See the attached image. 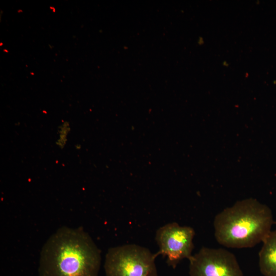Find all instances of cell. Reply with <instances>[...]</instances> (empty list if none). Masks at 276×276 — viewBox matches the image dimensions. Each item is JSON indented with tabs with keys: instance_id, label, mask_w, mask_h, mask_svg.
Listing matches in <instances>:
<instances>
[{
	"instance_id": "obj_1",
	"label": "cell",
	"mask_w": 276,
	"mask_h": 276,
	"mask_svg": "<svg viewBox=\"0 0 276 276\" xmlns=\"http://www.w3.org/2000/svg\"><path fill=\"white\" fill-rule=\"evenodd\" d=\"M101 252L80 227L62 226L44 244L38 265L39 276H98Z\"/></svg>"
},
{
	"instance_id": "obj_2",
	"label": "cell",
	"mask_w": 276,
	"mask_h": 276,
	"mask_svg": "<svg viewBox=\"0 0 276 276\" xmlns=\"http://www.w3.org/2000/svg\"><path fill=\"white\" fill-rule=\"evenodd\" d=\"M274 221L270 209L255 199L238 201L215 217V236L220 244L231 248L252 247L271 231Z\"/></svg>"
},
{
	"instance_id": "obj_3",
	"label": "cell",
	"mask_w": 276,
	"mask_h": 276,
	"mask_svg": "<svg viewBox=\"0 0 276 276\" xmlns=\"http://www.w3.org/2000/svg\"><path fill=\"white\" fill-rule=\"evenodd\" d=\"M157 256L135 244L110 248L104 265L106 276H157Z\"/></svg>"
},
{
	"instance_id": "obj_4",
	"label": "cell",
	"mask_w": 276,
	"mask_h": 276,
	"mask_svg": "<svg viewBox=\"0 0 276 276\" xmlns=\"http://www.w3.org/2000/svg\"><path fill=\"white\" fill-rule=\"evenodd\" d=\"M195 232L193 228L180 226L176 222L167 224L159 228L155 240L159 247L157 256L167 257L168 265L175 268L183 259L192 256Z\"/></svg>"
},
{
	"instance_id": "obj_5",
	"label": "cell",
	"mask_w": 276,
	"mask_h": 276,
	"mask_svg": "<svg viewBox=\"0 0 276 276\" xmlns=\"http://www.w3.org/2000/svg\"><path fill=\"white\" fill-rule=\"evenodd\" d=\"M189 260L190 276H243L236 257L226 249L202 247Z\"/></svg>"
},
{
	"instance_id": "obj_6",
	"label": "cell",
	"mask_w": 276,
	"mask_h": 276,
	"mask_svg": "<svg viewBox=\"0 0 276 276\" xmlns=\"http://www.w3.org/2000/svg\"><path fill=\"white\" fill-rule=\"evenodd\" d=\"M259 267L264 276H276V231H271L262 241Z\"/></svg>"
},
{
	"instance_id": "obj_7",
	"label": "cell",
	"mask_w": 276,
	"mask_h": 276,
	"mask_svg": "<svg viewBox=\"0 0 276 276\" xmlns=\"http://www.w3.org/2000/svg\"><path fill=\"white\" fill-rule=\"evenodd\" d=\"M59 130L60 135V139L57 141V144L59 145V146L61 148H63L64 147V145L66 143V141L67 140L66 136L68 134V132L70 130V127L68 122H66L65 125H62L61 126L59 127Z\"/></svg>"
}]
</instances>
